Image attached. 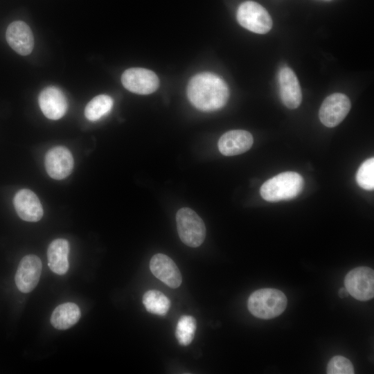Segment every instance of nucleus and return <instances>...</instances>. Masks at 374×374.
Here are the masks:
<instances>
[{
	"mask_svg": "<svg viewBox=\"0 0 374 374\" xmlns=\"http://www.w3.org/2000/svg\"><path fill=\"white\" fill-rule=\"evenodd\" d=\"M150 269L154 276L171 288L180 286L182 278L175 262L163 253L154 255L150 261Z\"/></svg>",
	"mask_w": 374,
	"mask_h": 374,
	"instance_id": "nucleus-13",
	"label": "nucleus"
},
{
	"mask_svg": "<svg viewBox=\"0 0 374 374\" xmlns=\"http://www.w3.org/2000/svg\"><path fill=\"white\" fill-rule=\"evenodd\" d=\"M278 84L283 103L290 109L297 108L302 100V93L298 78L290 68L280 70Z\"/></svg>",
	"mask_w": 374,
	"mask_h": 374,
	"instance_id": "nucleus-15",
	"label": "nucleus"
},
{
	"mask_svg": "<svg viewBox=\"0 0 374 374\" xmlns=\"http://www.w3.org/2000/svg\"><path fill=\"white\" fill-rule=\"evenodd\" d=\"M303 186L304 179L301 175L287 171L267 180L262 185L260 193L265 200L274 202L296 197Z\"/></svg>",
	"mask_w": 374,
	"mask_h": 374,
	"instance_id": "nucleus-2",
	"label": "nucleus"
},
{
	"mask_svg": "<svg viewBox=\"0 0 374 374\" xmlns=\"http://www.w3.org/2000/svg\"><path fill=\"white\" fill-rule=\"evenodd\" d=\"M113 105V99L109 96L105 94L96 96L86 105L84 116L89 121H98L111 111Z\"/></svg>",
	"mask_w": 374,
	"mask_h": 374,
	"instance_id": "nucleus-20",
	"label": "nucleus"
},
{
	"mask_svg": "<svg viewBox=\"0 0 374 374\" xmlns=\"http://www.w3.org/2000/svg\"><path fill=\"white\" fill-rule=\"evenodd\" d=\"M350 107L347 96L341 93H332L322 103L319 112V119L326 127H335L345 118Z\"/></svg>",
	"mask_w": 374,
	"mask_h": 374,
	"instance_id": "nucleus-7",
	"label": "nucleus"
},
{
	"mask_svg": "<svg viewBox=\"0 0 374 374\" xmlns=\"http://www.w3.org/2000/svg\"><path fill=\"white\" fill-rule=\"evenodd\" d=\"M142 301L148 312L160 316L166 315L170 307L169 299L156 290L147 291L143 294Z\"/></svg>",
	"mask_w": 374,
	"mask_h": 374,
	"instance_id": "nucleus-19",
	"label": "nucleus"
},
{
	"mask_svg": "<svg viewBox=\"0 0 374 374\" xmlns=\"http://www.w3.org/2000/svg\"><path fill=\"white\" fill-rule=\"evenodd\" d=\"M69 243L63 238L54 240L47 249L48 265L51 270L59 275L65 274L69 269L68 256Z\"/></svg>",
	"mask_w": 374,
	"mask_h": 374,
	"instance_id": "nucleus-17",
	"label": "nucleus"
},
{
	"mask_svg": "<svg viewBox=\"0 0 374 374\" xmlns=\"http://www.w3.org/2000/svg\"><path fill=\"white\" fill-rule=\"evenodd\" d=\"M287 303V297L281 291L274 288H262L249 296L247 307L256 317L270 319L281 314Z\"/></svg>",
	"mask_w": 374,
	"mask_h": 374,
	"instance_id": "nucleus-3",
	"label": "nucleus"
},
{
	"mask_svg": "<svg viewBox=\"0 0 374 374\" xmlns=\"http://www.w3.org/2000/svg\"><path fill=\"white\" fill-rule=\"evenodd\" d=\"M348 294L359 301H368L374 296V271L368 267L350 270L344 278Z\"/></svg>",
	"mask_w": 374,
	"mask_h": 374,
	"instance_id": "nucleus-6",
	"label": "nucleus"
},
{
	"mask_svg": "<svg viewBox=\"0 0 374 374\" xmlns=\"http://www.w3.org/2000/svg\"><path fill=\"white\" fill-rule=\"evenodd\" d=\"M44 165L48 175L53 179L61 180L73 171L74 160L70 150L64 146L51 148L45 155Z\"/></svg>",
	"mask_w": 374,
	"mask_h": 374,
	"instance_id": "nucleus-9",
	"label": "nucleus"
},
{
	"mask_svg": "<svg viewBox=\"0 0 374 374\" xmlns=\"http://www.w3.org/2000/svg\"><path fill=\"white\" fill-rule=\"evenodd\" d=\"M253 143L251 134L246 130H234L225 132L220 138L217 146L224 156H234L249 150Z\"/></svg>",
	"mask_w": 374,
	"mask_h": 374,
	"instance_id": "nucleus-16",
	"label": "nucleus"
},
{
	"mask_svg": "<svg viewBox=\"0 0 374 374\" xmlns=\"http://www.w3.org/2000/svg\"><path fill=\"white\" fill-rule=\"evenodd\" d=\"M177 229L181 240L187 246L197 247L204 242L206 227L202 219L192 209L180 208L176 215Z\"/></svg>",
	"mask_w": 374,
	"mask_h": 374,
	"instance_id": "nucleus-4",
	"label": "nucleus"
},
{
	"mask_svg": "<svg viewBox=\"0 0 374 374\" xmlns=\"http://www.w3.org/2000/svg\"><path fill=\"white\" fill-rule=\"evenodd\" d=\"M80 317V310L75 303H64L55 308L51 317V323L57 330H66L74 326Z\"/></svg>",
	"mask_w": 374,
	"mask_h": 374,
	"instance_id": "nucleus-18",
	"label": "nucleus"
},
{
	"mask_svg": "<svg viewBox=\"0 0 374 374\" xmlns=\"http://www.w3.org/2000/svg\"><path fill=\"white\" fill-rule=\"evenodd\" d=\"M356 181L358 185L368 190L374 188V159L370 158L364 161L359 166L357 174Z\"/></svg>",
	"mask_w": 374,
	"mask_h": 374,
	"instance_id": "nucleus-22",
	"label": "nucleus"
},
{
	"mask_svg": "<svg viewBox=\"0 0 374 374\" xmlns=\"http://www.w3.org/2000/svg\"><path fill=\"white\" fill-rule=\"evenodd\" d=\"M124 87L132 93L146 95L155 91L159 87V78L153 71L143 68H130L121 76Z\"/></svg>",
	"mask_w": 374,
	"mask_h": 374,
	"instance_id": "nucleus-8",
	"label": "nucleus"
},
{
	"mask_svg": "<svg viewBox=\"0 0 374 374\" xmlns=\"http://www.w3.org/2000/svg\"><path fill=\"white\" fill-rule=\"evenodd\" d=\"M197 328L195 319L189 315L181 316L177 321L175 337L181 346H188L193 341Z\"/></svg>",
	"mask_w": 374,
	"mask_h": 374,
	"instance_id": "nucleus-21",
	"label": "nucleus"
},
{
	"mask_svg": "<svg viewBox=\"0 0 374 374\" xmlns=\"http://www.w3.org/2000/svg\"><path fill=\"white\" fill-rule=\"evenodd\" d=\"M40 258L33 254L25 256L20 261L15 280L18 290L23 293L30 292L37 286L42 273Z\"/></svg>",
	"mask_w": 374,
	"mask_h": 374,
	"instance_id": "nucleus-10",
	"label": "nucleus"
},
{
	"mask_svg": "<svg viewBox=\"0 0 374 374\" xmlns=\"http://www.w3.org/2000/svg\"><path fill=\"white\" fill-rule=\"evenodd\" d=\"M38 103L44 115L51 120H58L66 113L67 100L62 90L56 87H45L39 93Z\"/></svg>",
	"mask_w": 374,
	"mask_h": 374,
	"instance_id": "nucleus-11",
	"label": "nucleus"
},
{
	"mask_svg": "<svg viewBox=\"0 0 374 374\" xmlns=\"http://www.w3.org/2000/svg\"><path fill=\"white\" fill-rule=\"evenodd\" d=\"M237 19L242 27L258 34H265L272 27V19L267 10L253 1H244L239 6Z\"/></svg>",
	"mask_w": 374,
	"mask_h": 374,
	"instance_id": "nucleus-5",
	"label": "nucleus"
},
{
	"mask_svg": "<svg viewBox=\"0 0 374 374\" xmlns=\"http://www.w3.org/2000/svg\"><path fill=\"white\" fill-rule=\"evenodd\" d=\"M338 294H339L340 298H345L349 294H348V291H347V290L346 288L342 287L339 290Z\"/></svg>",
	"mask_w": 374,
	"mask_h": 374,
	"instance_id": "nucleus-24",
	"label": "nucleus"
},
{
	"mask_svg": "<svg viewBox=\"0 0 374 374\" xmlns=\"http://www.w3.org/2000/svg\"><path fill=\"white\" fill-rule=\"evenodd\" d=\"M13 204L19 217L27 222H37L43 216V208L38 197L26 188L19 190L13 198Z\"/></svg>",
	"mask_w": 374,
	"mask_h": 374,
	"instance_id": "nucleus-14",
	"label": "nucleus"
},
{
	"mask_svg": "<svg viewBox=\"0 0 374 374\" xmlns=\"http://www.w3.org/2000/svg\"><path fill=\"white\" fill-rule=\"evenodd\" d=\"M187 96L190 103L203 112L222 108L227 103L229 90L224 80L211 72H202L188 82Z\"/></svg>",
	"mask_w": 374,
	"mask_h": 374,
	"instance_id": "nucleus-1",
	"label": "nucleus"
},
{
	"mask_svg": "<svg viewBox=\"0 0 374 374\" xmlns=\"http://www.w3.org/2000/svg\"><path fill=\"white\" fill-rule=\"evenodd\" d=\"M6 37L10 46L21 55H29L34 47V37L31 29L22 21L9 24Z\"/></svg>",
	"mask_w": 374,
	"mask_h": 374,
	"instance_id": "nucleus-12",
	"label": "nucleus"
},
{
	"mask_svg": "<svg viewBox=\"0 0 374 374\" xmlns=\"http://www.w3.org/2000/svg\"><path fill=\"white\" fill-rule=\"evenodd\" d=\"M355 373L351 362L341 355L333 357L328 364V374H353Z\"/></svg>",
	"mask_w": 374,
	"mask_h": 374,
	"instance_id": "nucleus-23",
	"label": "nucleus"
}]
</instances>
